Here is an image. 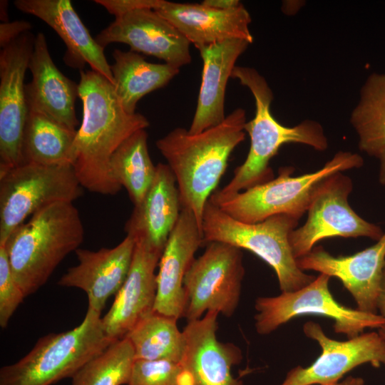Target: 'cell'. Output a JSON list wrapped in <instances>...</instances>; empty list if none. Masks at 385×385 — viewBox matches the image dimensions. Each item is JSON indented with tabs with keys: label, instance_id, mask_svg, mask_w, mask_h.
<instances>
[{
	"label": "cell",
	"instance_id": "15",
	"mask_svg": "<svg viewBox=\"0 0 385 385\" xmlns=\"http://www.w3.org/2000/svg\"><path fill=\"white\" fill-rule=\"evenodd\" d=\"M303 271L313 270L339 279L354 298L359 311L378 314V299L385 266V231L371 247L347 256H334L316 246L296 259Z\"/></svg>",
	"mask_w": 385,
	"mask_h": 385
},
{
	"label": "cell",
	"instance_id": "19",
	"mask_svg": "<svg viewBox=\"0 0 385 385\" xmlns=\"http://www.w3.org/2000/svg\"><path fill=\"white\" fill-rule=\"evenodd\" d=\"M202 244V231L195 215L182 208L159 261L154 312L177 319L183 317L184 277Z\"/></svg>",
	"mask_w": 385,
	"mask_h": 385
},
{
	"label": "cell",
	"instance_id": "16",
	"mask_svg": "<svg viewBox=\"0 0 385 385\" xmlns=\"http://www.w3.org/2000/svg\"><path fill=\"white\" fill-rule=\"evenodd\" d=\"M104 48L112 43L162 59L180 69L191 61L190 41L167 19L151 9H137L115 18L95 38Z\"/></svg>",
	"mask_w": 385,
	"mask_h": 385
},
{
	"label": "cell",
	"instance_id": "8",
	"mask_svg": "<svg viewBox=\"0 0 385 385\" xmlns=\"http://www.w3.org/2000/svg\"><path fill=\"white\" fill-rule=\"evenodd\" d=\"M71 165L22 164L0 175V245L43 207L71 202L83 194Z\"/></svg>",
	"mask_w": 385,
	"mask_h": 385
},
{
	"label": "cell",
	"instance_id": "6",
	"mask_svg": "<svg viewBox=\"0 0 385 385\" xmlns=\"http://www.w3.org/2000/svg\"><path fill=\"white\" fill-rule=\"evenodd\" d=\"M297 225L298 220L284 214L257 223L242 222L208 200L202 215V241L223 242L253 252L274 270L280 290L292 292L316 277L298 267L292 252L289 236Z\"/></svg>",
	"mask_w": 385,
	"mask_h": 385
},
{
	"label": "cell",
	"instance_id": "2",
	"mask_svg": "<svg viewBox=\"0 0 385 385\" xmlns=\"http://www.w3.org/2000/svg\"><path fill=\"white\" fill-rule=\"evenodd\" d=\"M245 111L238 108L220 124L191 134L175 128L156 141L174 174L181 207L192 212L202 231L205 206L225 173L229 157L245 138Z\"/></svg>",
	"mask_w": 385,
	"mask_h": 385
},
{
	"label": "cell",
	"instance_id": "14",
	"mask_svg": "<svg viewBox=\"0 0 385 385\" xmlns=\"http://www.w3.org/2000/svg\"><path fill=\"white\" fill-rule=\"evenodd\" d=\"M219 313L208 311L183 330L184 348L179 365L180 385H243L232 374L242 360L241 349L217 338Z\"/></svg>",
	"mask_w": 385,
	"mask_h": 385
},
{
	"label": "cell",
	"instance_id": "18",
	"mask_svg": "<svg viewBox=\"0 0 385 385\" xmlns=\"http://www.w3.org/2000/svg\"><path fill=\"white\" fill-rule=\"evenodd\" d=\"M135 247L130 235L112 248L97 251L78 248L75 251L78 263L68 268L58 285L84 291L88 309L101 313L109 299L116 294L128 274Z\"/></svg>",
	"mask_w": 385,
	"mask_h": 385
},
{
	"label": "cell",
	"instance_id": "10",
	"mask_svg": "<svg viewBox=\"0 0 385 385\" xmlns=\"http://www.w3.org/2000/svg\"><path fill=\"white\" fill-rule=\"evenodd\" d=\"M244 275L241 249L220 242L208 243L185 275L183 317L188 322L197 320L208 311L232 316L240 302Z\"/></svg>",
	"mask_w": 385,
	"mask_h": 385
},
{
	"label": "cell",
	"instance_id": "22",
	"mask_svg": "<svg viewBox=\"0 0 385 385\" xmlns=\"http://www.w3.org/2000/svg\"><path fill=\"white\" fill-rule=\"evenodd\" d=\"M170 22L191 43L201 47L229 39L253 41L251 17L242 4L230 10H217L202 4L165 1L155 10Z\"/></svg>",
	"mask_w": 385,
	"mask_h": 385
},
{
	"label": "cell",
	"instance_id": "9",
	"mask_svg": "<svg viewBox=\"0 0 385 385\" xmlns=\"http://www.w3.org/2000/svg\"><path fill=\"white\" fill-rule=\"evenodd\" d=\"M330 277L319 274L309 284L292 292H282L273 297H259L255 302L256 332L269 334L296 317L322 315L334 321L333 329L348 339L355 337L366 329H379L385 324L379 314H370L339 304L332 294Z\"/></svg>",
	"mask_w": 385,
	"mask_h": 385
},
{
	"label": "cell",
	"instance_id": "4",
	"mask_svg": "<svg viewBox=\"0 0 385 385\" xmlns=\"http://www.w3.org/2000/svg\"><path fill=\"white\" fill-rule=\"evenodd\" d=\"M83 239V225L71 202L43 207L11 232L3 246L13 276L26 297L45 284Z\"/></svg>",
	"mask_w": 385,
	"mask_h": 385
},
{
	"label": "cell",
	"instance_id": "20",
	"mask_svg": "<svg viewBox=\"0 0 385 385\" xmlns=\"http://www.w3.org/2000/svg\"><path fill=\"white\" fill-rule=\"evenodd\" d=\"M29 69L32 80L25 86L29 111L40 113L72 130L78 120L75 102L78 83L58 69L50 55L46 37L38 33L35 38Z\"/></svg>",
	"mask_w": 385,
	"mask_h": 385
},
{
	"label": "cell",
	"instance_id": "27",
	"mask_svg": "<svg viewBox=\"0 0 385 385\" xmlns=\"http://www.w3.org/2000/svg\"><path fill=\"white\" fill-rule=\"evenodd\" d=\"M109 172L113 180L125 188L134 205L143 200L156 173L145 129L135 132L115 150L109 162Z\"/></svg>",
	"mask_w": 385,
	"mask_h": 385
},
{
	"label": "cell",
	"instance_id": "28",
	"mask_svg": "<svg viewBox=\"0 0 385 385\" xmlns=\"http://www.w3.org/2000/svg\"><path fill=\"white\" fill-rule=\"evenodd\" d=\"M359 149L379 158L385 150V73L371 74L351 115Z\"/></svg>",
	"mask_w": 385,
	"mask_h": 385
},
{
	"label": "cell",
	"instance_id": "30",
	"mask_svg": "<svg viewBox=\"0 0 385 385\" xmlns=\"http://www.w3.org/2000/svg\"><path fill=\"white\" fill-rule=\"evenodd\" d=\"M135 361L130 340L114 341L73 376L71 385H126Z\"/></svg>",
	"mask_w": 385,
	"mask_h": 385
},
{
	"label": "cell",
	"instance_id": "32",
	"mask_svg": "<svg viewBox=\"0 0 385 385\" xmlns=\"http://www.w3.org/2000/svg\"><path fill=\"white\" fill-rule=\"evenodd\" d=\"M25 297L13 276L6 248L0 245V326L2 328L7 327Z\"/></svg>",
	"mask_w": 385,
	"mask_h": 385
},
{
	"label": "cell",
	"instance_id": "31",
	"mask_svg": "<svg viewBox=\"0 0 385 385\" xmlns=\"http://www.w3.org/2000/svg\"><path fill=\"white\" fill-rule=\"evenodd\" d=\"M179 363L168 360H135L126 385H180Z\"/></svg>",
	"mask_w": 385,
	"mask_h": 385
},
{
	"label": "cell",
	"instance_id": "39",
	"mask_svg": "<svg viewBox=\"0 0 385 385\" xmlns=\"http://www.w3.org/2000/svg\"><path fill=\"white\" fill-rule=\"evenodd\" d=\"M1 5V21H3V23H7L9 22V17H8V13H7V8H8V2L7 1H1L0 3Z\"/></svg>",
	"mask_w": 385,
	"mask_h": 385
},
{
	"label": "cell",
	"instance_id": "12",
	"mask_svg": "<svg viewBox=\"0 0 385 385\" xmlns=\"http://www.w3.org/2000/svg\"><path fill=\"white\" fill-rule=\"evenodd\" d=\"M36 36L26 31L0 53V175L22 164L21 146L29 109L24 78Z\"/></svg>",
	"mask_w": 385,
	"mask_h": 385
},
{
	"label": "cell",
	"instance_id": "5",
	"mask_svg": "<svg viewBox=\"0 0 385 385\" xmlns=\"http://www.w3.org/2000/svg\"><path fill=\"white\" fill-rule=\"evenodd\" d=\"M114 342L106 333L101 313L88 309L73 329L41 337L18 361L0 369V385H52L73 376Z\"/></svg>",
	"mask_w": 385,
	"mask_h": 385
},
{
	"label": "cell",
	"instance_id": "40",
	"mask_svg": "<svg viewBox=\"0 0 385 385\" xmlns=\"http://www.w3.org/2000/svg\"><path fill=\"white\" fill-rule=\"evenodd\" d=\"M379 334L385 339V324L378 329Z\"/></svg>",
	"mask_w": 385,
	"mask_h": 385
},
{
	"label": "cell",
	"instance_id": "38",
	"mask_svg": "<svg viewBox=\"0 0 385 385\" xmlns=\"http://www.w3.org/2000/svg\"><path fill=\"white\" fill-rule=\"evenodd\" d=\"M379 160V181L385 186V150L378 158Z\"/></svg>",
	"mask_w": 385,
	"mask_h": 385
},
{
	"label": "cell",
	"instance_id": "25",
	"mask_svg": "<svg viewBox=\"0 0 385 385\" xmlns=\"http://www.w3.org/2000/svg\"><path fill=\"white\" fill-rule=\"evenodd\" d=\"M111 70L114 89L124 110L135 113L137 103L148 93L164 87L180 71L168 63L148 62L134 51L115 49Z\"/></svg>",
	"mask_w": 385,
	"mask_h": 385
},
{
	"label": "cell",
	"instance_id": "36",
	"mask_svg": "<svg viewBox=\"0 0 385 385\" xmlns=\"http://www.w3.org/2000/svg\"><path fill=\"white\" fill-rule=\"evenodd\" d=\"M378 314L385 319V266L383 270L381 289L378 299Z\"/></svg>",
	"mask_w": 385,
	"mask_h": 385
},
{
	"label": "cell",
	"instance_id": "3",
	"mask_svg": "<svg viewBox=\"0 0 385 385\" xmlns=\"http://www.w3.org/2000/svg\"><path fill=\"white\" fill-rule=\"evenodd\" d=\"M231 77L247 87L255 98V115L245 125L250 137V148L245 162L235 170L233 178L222 189L215 191L212 198L226 197L272 180L270 161L285 143H302L319 151L328 147L319 123L306 120L294 127H287L274 118L270 111L272 91L256 69L235 66Z\"/></svg>",
	"mask_w": 385,
	"mask_h": 385
},
{
	"label": "cell",
	"instance_id": "7",
	"mask_svg": "<svg viewBox=\"0 0 385 385\" xmlns=\"http://www.w3.org/2000/svg\"><path fill=\"white\" fill-rule=\"evenodd\" d=\"M364 160L357 153L339 151L320 169L293 177L292 167H283L278 176L263 184L223 198L209 200L232 218L245 223H257L276 215H287L299 220L307 212L319 184L327 177L359 168Z\"/></svg>",
	"mask_w": 385,
	"mask_h": 385
},
{
	"label": "cell",
	"instance_id": "34",
	"mask_svg": "<svg viewBox=\"0 0 385 385\" xmlns=\"http://www.w3.org/2000/svg\"><path fill=\"white\" fill-rule=\"evenodd\" d=\"M31 25L26 21L2 23L0 25V46L2 48L18 38L24 32L30 31Z\"/></svg>",
	"mask_w": 385,
	"mask_h": 385
},
{
	"label": "cell",
	"instance_id": "1",
	"mask_svg": "<svg viewBox=\"0 0 385 385\" xmlns=\"http://www.w3.org/2000/svg\"><path fill=\"white\" fill-rule=\"evenodd\" d=\"M80 76L83 119L73 143L72 166L83 188L92 192L115 195L121 187L110 175L111 158L125 140L146 129L150 123L143 115L124 110L113 84L103 75L82 70Z\"/></svg>",
	"mask_w": 385,
	"mask_h": 385
},
{
	"label": "cell",
	"instance_id": "37",
	"mask_svg": "<svg viewBox=\"0 0 385 385\" xmlns=\"http://www.w3.org/2000/svg\"><path fill=\"white\" fill-rule=\"evenodd\" d=\"M331 385H364V380L361 377L349 376L342 381Z\"/></svg>",
	"mask_w": 385,
	"mask_h": 385
},
{
	"label": "cell",
	"instance_id": "35",
	"mask_svg": "<svg viewBox=\"0 0 385 385\" xmlns=\"http://www.w3.org/2000/svg\"><path fill=\"white\" fill-rule=\"evenodd\" d=\"M201 4L205 6L221 11L233 9L242 4L238 0H205Z\"/></svg>",
	"mask_w": 385,
	"mask_h": 385
},
{
	"label": "cell",
	"instance_id": "33",
	"mask_svg": "<svg viewBox=\"0 0 385 385\" xmlns=\"http://www.w3.org/2000/svg\"><path fill=\"white\" fill-rule=\"evenodd\" d=\"M164 0H95L94 2L103 6L110 14L119 17L128 12L142 9L155 10Z\"/></svg>",
	"mask_w": 385,
	"mask_h": 385
},
{
	"label": "cell",
	"instance_id": "13",
	"mask_svg": "<svg viewBox=\"0 0 385 385\" xmlns=\"http://www.w3.org/2000/svg\"><path fill=\"white\" fill-rule=\"evenodd\" d=\"M303 332L319 345L322 352L307 367L298 365L290 369L279 385H331L359 366H385V339L378 332L339 341L329 337L320 324L312 321L304 324Z\"/></svg>",
	"mask_w": 385,
	"mask_h": 385
},
{
	"label": "cell",
	"instance_id": "29",
	"mask_svg": "<svg viewBox=\"0 0 385 385\" xmlns=\"http://www.w3.org/2000/svg\"><path fill=\"white\" fill-rule=\"evenodd\" d=\"M175 317L153 312L126 337L132 344L135 360H168L179 362L184 348L183 331Z\"/></svg>",
	"mask_w": 385,
	"mask_h": 385
},
{
	"label": "cell",
	"instance_id": "26",
	"mask_svg": "<svg viewBox=\"0 0 385 385\" xmlns=\"http://www.w3.org/2000/svg\"><path fill=\"white\" fill-rule=\"evenodd\" d=\"M76 132L29 111L21 146L22 164L72 165Z\"/></svg>",
	"mask_w": 385,
	"mask_h": 385
},
{
	"label": "cell",
	"instance_id": "17",
	"mask_svg": "<svg viewBox=\"0 0 385 385\" xmlns=\"http://www.w3.org/2000/svg\"><path fill=\"white\" fill-rule=\"evenodd\" d=\"M161 255L162 252L144 242L135 240L127 277L111 308L102 317L104 330L113 340L126 337L143 318L154 312L157 294L155 270Z\"/></svg>",
	"mask_w": 385,
	"mask_h": 385
},
{
	"label": "cell",
	"instance_id": "24",
	"mask_svg": "<svg viewBox=\"0 0 385 385\" xmlns=\"http://www.w3.org/2000/svg\"><path fill=\"white\" fill-rule=\"evenodd\" d=\"M250 42L229 39L200 48L203 66L196 110L188 131L201 133L221 123L225 115L227 81L235 63Z\"/></svg>",
	"mask_w": 385,
	"mask_h": 385
},
{
	"label": "cell",
	"instance_id": "11",
	"mask_svg": "<svg viewBox=\"0 0 385 385\" xmlns=\"http://www.w3.org/2000/svg\"><path fill=\"white\" fill-rule=\"evenodd\" d=\"M352 190L351 179L342 172L319 184L312 197L306 222L289 236L296 259L309 253L317 242L327 238L364 237L376 241L381 238L382 229L361 217L349 205L348 199Z\"/></svg>",
	"mask_w": 385,
	"mask_h": 385
},
{
	"label": "cell",
	"instance_id": "23",
	"mask_svg": "<svg viewBox=\"0 0 385 385\" xmlns=\"http://www.w3.org/2000/svg\"><path fill=\"white\" fill-rule=\"evenodd\" d=\"M182 207L173 173L167 164L156 165L153 183L143 200L134 205L125 225V231L163 253L175 226Z\"/></svg>",
	"mask_w": 385,
	"mask_h": 385
},
{
	"label": "cell",
	"instance_id": "21",
	"mask_svg": "<svg viewBox=\"0 0 385 385\" xmlns=\"http://www.w3.org/2000/svg\"><path fill=\"white\" fill-rule=\"evenodd\" d=\"M14 4L19 11L41 19L58 34L66 46L63 61L68 66L82 71L88 63L91 70L114 83L104 48L91 36L69 0H16Z\"/></svg>",
	"mask_w": 385,
	"mask_h": 385
}]
</instances>
